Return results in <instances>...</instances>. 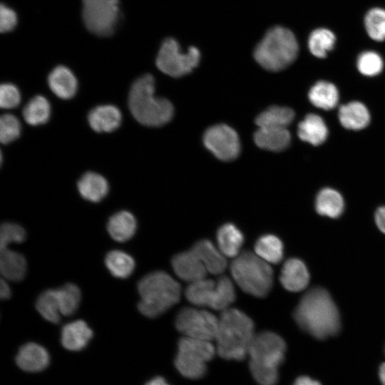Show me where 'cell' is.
<instances>
[{
  "instance_id": "obj_6",
  "label": "cell",
  "mask_w": 385,
  "mask_h": 385,
  "mask_svg": "<svg viewBox=\"0 0 385 385\" xmlns=\"http://www.w3.org/2000/svg\"><path fill=\"white\" fill-rule=\"evenodd\" d=\"M299 46L293 33L282 26L270 29L254 51L256 61L264 68L279 71L292 64Z\"/></svg>"
},
{
  "instance_id": "obj_42",
  "label": "cell",
  "mask_w": 385,
  "mask_h": 385,
  "mask_svg": "<svg viewBox=\"0 0 385 385\" xmlns=\"http://www.w3.org/2000/svg\"><path fill=\"white\" fill-rule=\"evenodd\" d=\"M17 24L16 12L6 5L1 4L0 7V30L2 33L13 30Z\"/></svg>"
},
{
  "instance_id": "obj_21",
  "label": "cell",
  "mask_w": 385,
  "mask_h": 385,
  "mask_svg": "<svg viewBox=\"0 0 385 385\" xmlns=\"http://www.w3.org/2000/svg\"><path fill=\"white\" fill-rule=\"evenodd\" d=\"M191 249L200 257L208 272L218 274L225 270L227 261L225 255L209 240H198Z\"/></svg>"
},
{
  "instance_id": "obj_31",
  "label": "cell",
  "mask_w": 385,
  "mask_h": 385,
  "mask_svg": "<svg viewBox=\"0 0 385 385\" xmlns=\"http://www.w3.org/2000/svg\"><path fill=\"white\" fill-rule=\"evenodd\" d=\"M294 113L288 107L273 106L257 115L255 123L258 127H285L294 120Z\"/></svg>"
},
{
  "instance_id": "obj_45",
  "label": "cell",
  "mask_w": 385,
  "mask_h": 385,
  "mask_svg": "<svg viewBox=\"0 0 385 385\" xmlns=\"http://www.w3.org/2000/svg\"><path fill=\"white\" fill-rule=\"evenodd\" d=\"M11 294V289L4 279H1L0 283V297L1 299L10 298Z\"/></svg>"
},
{
  "instance_id": "obj_37",
  "label": "cell",
  "mask_w": 385,
  "mask_h": 385,
  "mask_svg": "<svg viewBox=\"0 0 385 385\" xmlns=\"http://www.w3.org/2000/svg\"><path fill=\"white\" fill-rule=\"evenodd\" d=\"M364 25L370 38L376 41L385 40V10L381 8L370 9L364 18Z\"/></svg>"
},
{
  "instance_id": "obj_28",
  "label": "cell",
  "mask_w": 385,
  "mask_h": 385,
  "mask_svg": "<svg viewBox=\"0 0 385 385\" xmlns=\"http://www.w3.org/2000/svg\"><path fill=\"white\" fill-rule=\"evenodd\" d=\"M344 202L341 194L336 190L325 188L317 195L315 208L317 212L331 218L339 217L343 212Z\"/></svg>"
},
{
  "instance_id": "obj_24",
  "label": "cell",
  "mask_w": 385,
  "mask_h": 385,
  "mask_svg": "<svg viewBox=\"0 0 385 385\" xmlns=\"http://www.w3.org/2000/svg\"><path fill=\"white\" fill-rule=\"evenodd\" d=\"M137 222L132 213L126 210L113 214L107 223V230L111 237L118 242H125L135 235Z\"/></svg>"
},
{
  "instance_id": "obj_47",
  "label": "cell",
  "mask_w": 385,
  "mask_h": 385,
  "mask_svg": "<svg viewBox=\"0 0 385 385\" xmlns=\"http://www.w3.org/2000/svg\"><path fill=\"white\" fill-rule=\"evenodd\" d=\"M379 377L382 385H385V362L379 368Z\"/></svg>"
},
{
  "instance_id": "obj_9",
  "label": "cell",
  "mask_w": 385,
  "mask_h": 385,
  "mask_svg": "<svg viewBox=\"0 0 385 385\" xmlns=\"http://www.w3.org/2000/svg\"><path fill=\"white\" fill-rule=\"evenodd\" d=\"M175 366L183 376L197 379L202 377L207 370V362L217 351L210 341L188 337H182L178 344Z\"/></svg>"
},
{
  "instance_id": "obj_25",
  "label": "cell",
  "mask_w": 385,
  "mask_h": 385,
  "mask_svg": "<svg viewBox=\"0 0 385 385\" xmlns=\"http://www.w3.org/2000/svg\"><path fill=\"white\" fill-rule=\"evenodd\" d=\"M77 187L79 193L85 200L93 202L103 200L109 189L106 178L94 172L86 173L78 180Z\"/></svg>"
},
{
  "instance_id": "obj_13",
  "label": "cell",
  "mask_w": 385,
  "mask_h": 385,
  "mask_svg": "<svg viewBox=\"0 0 385 385\" xmlns=\"http://www.w3.org/2000/svg\"><path fill=\"white\" fill-rule=\"evenodd\" d=\"M205 147L221 160H234L240 153V143L236 131L225 124L209 128L203 135Z\"/></svg>"
},
{
  "instance_id": "obj_10",
  "label": "cell",
  "mask_w": 385,
  "mask_h": 385,
  "mask_svg": "<svg viewBox=\"0 0 385 385\" xmlns=\"http://www.w3.org/2000/svg\"><path fill=\"white\" fill-rule=\"evenodd\" d=\"M87 29L99 36L111 35L120 19L119 0H81Z\"/></svg>"
},
{
  "instance_id": "obj_17",
  "label": "cell",
  "mask_w": 385,
  "mask_h": 385,
  "mask_svg": "<svg viewBox=\"0 0 385 385\" xmlns=\"http://www.w3.org/2000/svg\"><path fill=\"white\" fill-rule=\"evenodd\" d=\"M93 337V331L83 320H76L65 324L61 334L63 346L70 351L84 349Z\"/></svg>"
},
{
  "instance_id": "obj_26",
  "label": "cell",
  "mask_w": 385,
  "mask_h": 385,
  "mask_svg": "<svg viewBox=\"0 0 385 385\" xmlns=\"http://www.w3.org/2000/svg\"><path fill=\"white\" fill-rule=\"evenodd\" d=\"M26 269V259L21 253L8 248L1 250L0 271L4 279L14 282L22 280Z\"/></svg>"
},
{
  "instance_id": "obj_34",
  "label": "cell",
  "mask_w": 385,
  "mask_h": 385,
  "mask_svg": "<svg viewBox=\"0 0 385 385\" xmlns=\"http://www.w3.org/2000/svg\"><path fill=\"white\" fill-rule=\"evenodd\" d=\"M36 308L43 319L58 323L61 314L57 289H50L41 292L36 299Z\"/></svg>"
},
{
  "instance_id": "obj_43",
  "label": "cell",
  "mask_w": 385,
  "mask_h": 385,
  "mask_svg": "<svg viewBox=\"0 0 385 385\" xmlns=\"http://www.w3.org/2000/svg\"><path fill=\"white\" fill-rule=\"evenodd\" d=\"M375 222L378 228L385 234V206L379 207L376 211Z\"/></svg>"
},
{
  "instance_id": "obj_32",
  "label": "cell",
  "mask_w": 385,
  "mask_h": 385,
  "mask_svg": "<svg viewBox=\"0 0 385 385\" xmlns=\"http://www.w3.org/2000/svg\"><path fill=\"white\" fill-rule=\"evenodd\" d=\"M105 264L111 274L117 278L128 277L135 269L133 258L121 250L109 252L106 256Z\"/></svg>"
},
{
  "instance_id": "obj_20",
  "label": "cell",
  "mask_w": 385,
  "mask_h": 385,
  "mask_svg": "<svg viewBox=\"0 0 385 385\" xmlns=\"http://www.w3.org/2000/svg\"><path fill=\"white\" fill-rule=\"evenodd\" d=\"M48 83L51 91L62 99L74 96L77 91V80L73 72L67 67L58 66L49 73Z\"/></svg>"
},
{
  "instance_id": "obj_41",
  "label": "cell",
  "mask_w": 385,
  "mask_h": 385,
  "mask_svg": "<svg viewBox=\"0 0 385 385\" xmlns=\"http://www.w3.org/2000/svg\"><path fill=\"white\" fill-rule=\"evenodd\" d=\"M21 101V94L14 84L3 83L0 87V106L2 108L10 109L16 107Z\"/></svg>"
},
{
  "instance_id": "obj_14",
  "label": "cell",
  "mask_w": 385,
  "mask_h": 385,
  "mask_svg": "<svg viewBox=\"0 0 385 385\" xmlns=\"http://www.w3.org/2000/svg\"><path fill=\"white\" fill-rule=\"evenodd\" d=\"M175 273L190 283L205 278L208 272L203 262L190 248L175 255L172 259Z\"/></svg>"
},
{
  "instance_id": "obj_27",
  "label": "cell",
  "mask_w": 385,
  "mask_h": 385,
  "mask_svg": "<svg viewBox=\"0 0 385 385\" xmlns=\"http://www.w3.org/2000/svg\"><path fill=\"white\" fill-rule=\"evenodd\" d=\"M217 241L219 250L225 256L235 257L243 245L244 236L235 225L226 223L218 229Z\"/></svg>"
},
{
  "instance_id": "obj_5",
  "label": "cell",
  "mask_w": 385,
  "mask_h": 385,
  "mask_svg": "<svg viewBox=\"0 0 385 385\" xmlns=\"http://www.w3.org/2000/svg\"><path fill=\"white\" fill-rule=\"evenodd\" d=\"M140 299V312L150 318L156 317L178 302L180 286L170 274L155 271L144 276L138 284Z\"/></svg>"
},
{
  "instance_id": "obj_15",
  "label": "cell",
  "mask_w": 385,
  "mask_h": 385,
  "mask_svg": "<svg viewBox=\"0 0 385 385\" xmlns=\"http://www.w3.org/2000/svg\"><path fill=\"white\" fill-rule=\"evenodd\" d=\"M16 362L25 371L38 372L48 366L50 356L44 347L34 342H29L19 349Z\"/></svg>"
},
{
  "instance_id": "obj_11",
  "label": "cell",
  "mask_w": 385,
  "mask_h": 385,
  "mask_svg": "<svg viewBox=\"0 0 385 385\" xmlns=\"http://www.w3.org/2000/svg\"><path fill=\"white\" fill-rule=\"evenodd\" d=\"M200 51L190 46L186 52L180 50V45L172 38L162 43L156 58L158 68L165 74L180 77L190 73L198 64Z\"/></svg>"
},
{
  "instance_id": "obj_44",
  "label": "cell",
  "mask_w": 385,
  "mask_h": 385,
  "mask_svg": "<svg viewBox=\"0 0 385 385\" xmlns=\"http://www.w3.org/2000/svg\"><path fill=\"white\" fill-rule=\"evenodd\" d=\"M293 385H322V384L308 376H301L296 379Z\"/></svg>"
},
{
  "instance_id": "obj_22",
  "label": "cell",
  "mask_w": 385,
  "mask_h": 385,
  "mask_svg": "<svg viewBox=\"0 0 385 385\" xmlns=\"http://www.w3.org/2000/svg\"><path fill=\"white\" fill-rule=\"evenodd\" d=\"M338 118L341 125L346 129L359 130L366 128L370 122V114L361 102L352 101L339 108Z\"/></svg>"
},
{
  "instance_id": "obj_23",
  "label": "cell",
  "mask_w": 385,
  "mask_h": 385,
  "mask_svg": "<svg viewBox=\"0 0 385 385\" xmlns=\"http://www.w3.org/2000/svg\"><path fill=\"white\" fill-rule=\"evenodd\" d=\"M297 133L302 140L312 145H319L326 140L328 128L322 117L310 113L299 123Z\"/></svg>"
},
{
  "instance_id": "obj_12",
  "label": "cell",
  "mask_w": 385,
  "mask_h": 385,
  "mask_svg": "<svg viewBox=\"0 0 385 385\" xmlns=\"http://www.w3.org/2000/svg\"><path fill=\"white\" fill-rule=\"evenodd\" d=\"M218 322L208 311L185 307L177 314L175 327L184 337L211 341L215 339Z\"/></svg>"
},
{
  "instance_id": "obj_8",
  "label": "cell",
  "mask_w": 385,
  "mask_h": 385,
  "mask_svg": "<svg viewBox=\"0 0 385 385\" xmlns=\"http://www.w3.org/2000/svg\"><path fill=\"white\" fill-rule=\"evenodd\" d=\"M185 294L186 299L195 305L222 311L227 309L236 297L234 285L227 276L220 277L216 282L204 278L191 282Z\"/></svg>"
},
{
  "instance_id": "obj_29",
  "label": "cell",
  "mask_w": 385,
  "mask_h": 385,
  "mask_svg": "<svg viewBox=\"0 0 385 385\" xmlns=\"http://www.w3.org/2000/svg\"><path fill=\"white\" fill-rule=\"evenodd\" d=\"M308 98L315 107L331 110L337 106L339 96L337 87L333 83L320 81L310 88Z\"/></svg>"
},
{
  "instance_id": "obj_36",
  "label": "cell",
  "mask_w": 385,
  "mask_h": 385,
  "mask_svg": "<svg viewBox=\"0 0 385 385\" xmlns=\"http://www.w3.org/2000/svg\"><path fill=\"white\" fill-rule=\"evenodd\" d=\"M56 289L61 314L67 317L74 314L81 302L80 289L74 284L68 283Z\"/></svg>"
},
{
  "instance_id": "obj_18",
  "label": "cell",
  "mask_w": 385,
  "mask_h": 385,
  "mask_svg": "<svg viewBox=\"0 0 385 385\" xmlns=\"http://www.w3.org/2000/svg\"><path fill=\"white\" fill-rule=\"evenodd\" d=\"M120 110L113 105H102L92 109L88 115L91 128L98 133L114 131L120 125Z\"/></svg>"
},
{
  "instance_id": "obj_16",
  "label": "cell",
  "mask_w": 385,
  "mask_h": 385,
  "mask_svg": "<svg viewBox=\"0 0 385 385\" xmlns=\"http://www.w3.org/2000/svg\"><path fill=\"white\" fill-rule=\"evenodd\" d=\"M279 280L282 285L289 292L304 289L309 281V273L305 264L299 259H288L283 265Z\"/></svg>"
},
{
  "instance_id": "obj_4",
  "label": "cell",
  "mask_w": 385,
  "mask_h": 385,
  "mask_svg": "<svg viewBox=\"0 0 385 385\" xmlns=\"http://www.w3.org/2000/svg\"><path fill=\"white\" fill-rule=\"evenodd\" d=\"M285 352V342L277 334L266 331L255 334L247 356L251 374L260 385L276 384Z\"/></svg>"
},
{
  "instance_id": "obj_2",
  "label": "cell",
  "mask_w": 385,
  "mask_h": 385,
  "mask_svg": "<svg viewBox=\"0 0 385 385\" xmlns=\"http://www.w3.org/2000/svg\"><path fill=\"white\" fill-rule=\"evenodd\" d=\"M254 328L252 319L242 311L234 308L223 310L215 337L219 356L227 360L244 359L255 336Z\"/></svg>"
},
{
  "instance_id": "obj_3",
  "label": "cell",
  "mask_w": 385,
  "mask_h": 385,
  "mask_svg": "<svg viewBox=\"0 0 385 385\" xmlns=\"http://www.w3.org/2000/svg\"><path fill=\"white\" fill-rule=\"evenodd\" d=\"M128 106L135 120L147 126H161L173 115L172 103L155 96V79L150 74L134 81L128 95Z\"/></svg>"
},
{
  "instance_id": "obj_30",
  "label": "cell",
  "mask_w": 385,
  "mask_h": 385,
  "mask_svg": "<svg viewBox=\"0 0 385 385\" xmlns=\"http://www.w3.org/2000/svg\"><path fill=\"white\" fill-rule=\"evenodd\" d=\"M255 252L268 263L277 264L284 255L282 242L274 235H264L256 241Z\"/></svg>"
},
{
  "instance_id": "obj_33",
  "label": "cell",
  "mask_w": 385,
  "mask_h": 385,
  "mask_svg": "<svg viewBox=\"0 0 385 385\" xmlns=\"http://www.w3.org/2000/svg\"><path fill=\"white\" fill-rule=\"evenodd\" d=\"M22 114L25 121L31 125L43 124L50 118V103L45 97L36 96L24 106Z\"/></svg>"
},
{
  "instance_id": "obj_19",
  "label": "cell",
  "mask_w": 385,
  "mask_h": 385,
  "mask_svg": "<svg viewBox=\"0 0 385 385\" xmlns=\"http://www.w3.org/2000/svg\"><path fill=\"white\" fill-rule=\"evenodd\" d=\"M254 140L262 149L281 151L289 145L291 135L285 127H258Z\"/></svg>"
},
{
  "instance_id": "obj_46",
  "label": "cell",
  "mask_w": 385,
  "mask_h": 385,
  "mask_svg": "<svg viewBox=\"0 0 385 385\" xmlns=\"http://www.w3.org/2000/svg\"><path fill=\"white\" fill-rule=\"evenodd\" d=\"M145 385H170L161 376H157L148 381Z\"/></svg>"
},
{
  "instance_id": "obj_40",
  "label": "cell",
  "mask_w": 385,
  "mask_h": 385,
  "mask_svg": "<svg viewBox=\"0 0 385 385\" xmlns=\"http://www.w3.org/2000/svg\"><path fill=\"white\" fill-rule=\"evenodd\" d=\"M25 230L16 223H3L0 229V250L8 248L12 242L21 243L26 239Z\"/></svg>"
},
{
  "instance_id": "obj_7",
  "label": "cell",
  "mask_w": 385,
  "mask_h": 385,
  "mask_svg": "<svg viewBox=\"0 0 385 385\" xmlns=\"http://www.w3.org/2000/svg\"><path fill=\"white\" fill-rule=\"evenodd\" d=\"M231 274L238 286L256 297L267 295L273 284V270L267 262L255 252L245 251L230 265Z\"/></svg>"
},
{
  "instance_id": "obj_1",
  "label": "cell",
  "mask_w": 385,
  "mask_h": 385,
  "mask_svg": "<svg viewBox=\"0 0 385 385\" xmlns=\"http://www.w3.org/2000/svg\"><path fill=\"white\" fill-rule=\"evenodd\" d=\"M294 318L298 326L317 339L336 335L340 330L339 312L329 293L312 288L299 302Z\"/></svg>"
},
{
  "instance_id": "obj_38",
  "label": "cell",
  "mask_w": 385,
  "mask_h": 385,
  "mask_svg": "<svg viewBox=\"0 0 385 385\" xmlns=\"http://www.w3.org/2000/svg\"><path fill=\"white\" fill-rule=\"evenodd\" d=\"M383 60L376 52L368 51L361 53L356 61L359 71L366 76H374L383 69Z\"/></svg>"
},
{
  "instance_id": "obj_39",
  "label": "cell",
  "mask_w": 385,
  "mask_h": 385,
  "mask_svg": "<svg viewBox=\"0 0 385 385\" xmlns=\"http://www.w3.org/2000/svg\"><path fill=\"white\" fill-rule=\"evenodd\" d=\"M21 133V123L14 115L6 113L0 118V140L7 144L18 138Z\"/></svg>"
},
{
  "instance_id": "obj_35",
  "label": "cell",
  "mask_w": 385,
  "mask_h": 385,
  "mask_svg": "<svg viewBox=\"0 0 385 385\" xmlns=\"http://www.w3.org/2000/svg\"><path fill=\"white\" fill-rule=\"evenodd\" d=\"M336 37L330 30L320 28L313 31L308 40V47L313 56L325 58L334 46Z\"/></svg>"
}]
</instances>
